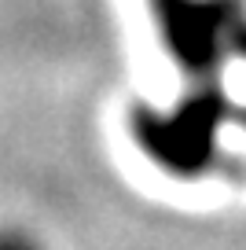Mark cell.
<instances>
[{"label": "cell", "instance_id": "cell-1", "mask_svg": "<svg viewBox=\"0 0 246 250\" xmlns=\"http://www.w3.org/2000/svg\"><path fill=\"white\" fill-rule=\"evenodd\" d=\"M162 33L173 55L191 70H206L217 59V19L199 0H154Z\"/></svg>", "mask_w": 246, "mask_h": 250}, {"label": "cell", "instance_id": "cell-2", "mask_svg": "<svg viewBox=\"0 0 246 250\" xmlns=\"http://www.w3.org/2000/svg\"><path fill=\"white\" fill-rule=\"evenodd\" d=\"M0 250H33V243L22 235H0Z\"/></svg>", "mask_w": 246, "mask_h": 250}]
</instances>
